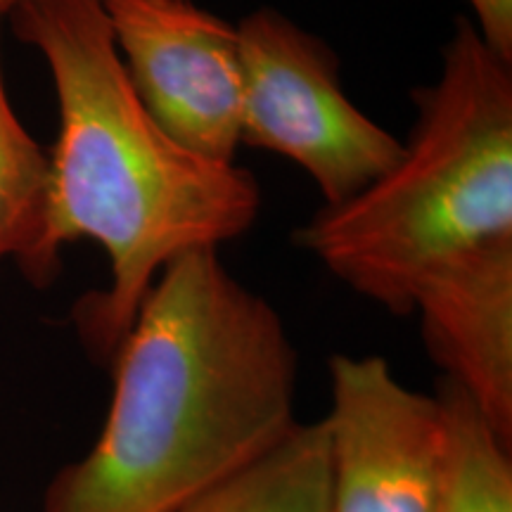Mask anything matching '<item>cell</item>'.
<instances>
[{"label":"cell","instance_id":"6da1fadb","mask_svg":"<svg viewBox=\"0 0 512 512\" xmlns=\"http://www.w3.org/2000/svg\"><path fill=\"white\" fill-rule=\"evenodd\" d=\"M110 368L100 437L57 472L43 512H174L299 425V354L283 318L219 249L162 268Z\"/></svg>","mask_w":512,"mask_h":512},{"label":"cell","instance_id":"52a82bcc","mask_svg":"<svg viewBox=\"0 0 512 512\" xmlns=\"http://www.w3.org/2000/svg\"><path fill=\"white\" fill-rule=\"evenodd\" d=\"M413 313L432 361L512 448V238L434 273L415 294Z\"/></svg>","mask_w":512,"mask_h":512},{"label":"cell","instance_id":"7a4b0ae2","mask_svg":"<svg viewBox=\"0 0 512 512\" xmlns=\"http://www.w3.org/2000/svg\"><path fill=\"white\" fill-rule=\"evenodd\" d=\"M10 24L53 74L60 131L29 283L50 285L62 247L93 240L110 285L74 306L88 354L110 366L162 268L254 226L259 181L169 138L147 114L114 48L102 0H17Z\"/></svg>","mask_w":512,"mask_h":512},{"label":"cell","instance_id":"5b68a950","mask_svg":"<svg viewBox=\"0 0 512 512\" xmlns=\"http://www.w3.org/2000/svg\"><path fill=\"white\" fill-rule=\"evenodd\" d=\"M330 370V512H439L448 432L437 394L396 380L382 356L335 354Z\"/></svg>","mask_w":512,"mask_h":512},{"label":"cell","instance_id":"3957f363","mask_svg":"<svg viewBox=\"0 0 512 512\" xmlns=\"http://www.w3.org/2000/svg\"><path fill=\"white\" fill-rule=\"evenodd\" d=\"M418 117L392 169L297 230L344 285L408 316L453 261L512 238V64L458 17L437 81L413 91Z\"/></svg>","mask_w":512,"mask_h":512},{"label":"cell","instance_id":"8992f818","mask_svg":"<svg viewBox=\"0 0 512 512\" xmlns=\"http://www.w3.org/2000/svg\"><path fill=\"white\" fill-rule=\"evenodd\" d=\"M138 100L185 150L235 164L242 64L238 27L192 0H102Z\"/></svg>","mask_w":512,"mask_h":512},{"label":"cell","instance_id":"ba28073f","mask_svg":"<svg viewBox=\"0 0 512 512\" xmlns=\"http://www.w3.org/2000/svg\"><path fill=\"white\" fill-rule=\"evenodd\" d=\"M174 512H330L325 422H299L266 458Z\"/></svg>","mask_w":512,"mask_h":512},{"label":"cell","instance_id":"9c48e42d","mask_svg":"<svg viewBox=\"0 0 512 512\" xmlns=\"http://www.w3.org/2000/svg\"><path fill=\"white\" fill-rule=\"evenodd\" d=\"M448 432V484L439 512H512V448L458 384H437Z\"/></svg>","mask_w":512,"mask_h":512},{"label":"cell","instance_id":"7c38bea8","mask_svg":"<svg viewBox=\"0 0 512 512\" xmlns=\"http://www.w3.org/2000/svg\"><path fill=\"white\" fill-rule=\"evenodd\" d=\"M15 3H17V0H0V10L5 12V17H8V12H10V8H12V5H15Z\"/></svg>","mask_w":512,"mask_h":512},{"label":"cell","instance_id":"8fae6325","mask_svg":"<svg viewBox=\"0 0 512 512\" xmlns=\"http://www.w3.org/2000/svg\"><path fill=\"white\" fill-rule=\"evenodd\" d=\"M484 46L512 64V0H467Z\"/></svg>","mask_w":512,"mask_h":512},{"label":"cell","instance_id":"277c9868","mask_svg":"<svg viewBox=\"0 0 512 512\" xmlns=\"http://www.w3.org/2000/svg\"><path fill=\"white\" fill-rule=\"evenodd\" d=\"M240 145L287 157L309 174L325 207L351 200L399 162L403 143L347 98L339 60L285 12L240 19Z\"/></svg>","mask_w":512,"mask_h":512},{"label":"cell","instance_id":"30bf717a","mask_svg":"<svg viewBox=\"0 0 512 512\" xmlns=\"http://www.w3.org/2000/svg\"><path fill=\"white\" fill-rule=\"evenodd\" d=\"M5 12L0 10V24ZM48 152L12 110L0 69V261L15 259L29 278L48 197Z\"/></svg>","mask_w":512,"mask_h":512}]
</instances>
